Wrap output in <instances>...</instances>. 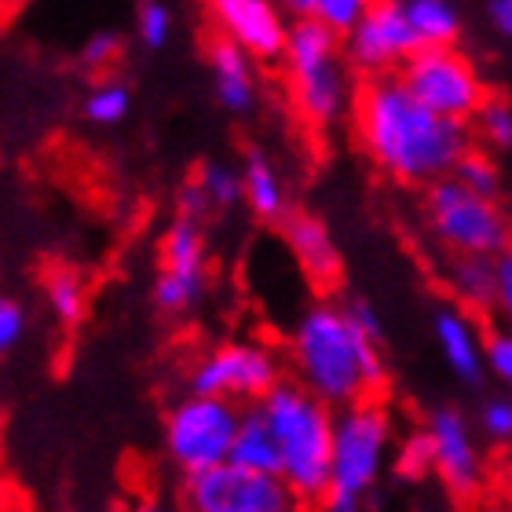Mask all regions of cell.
<instances>
[{
  "label": "cell",
  "instance_id": "6da1fadb",
  "mask_svg": "<svg viewBox=\"0 0 512 512\" xmlns=\"http://www.w3.org/2000/svg\"><path fill=\"white\" fill-rule=\"evenodd\" d=\"M352 128L377 172L403 187L450 180L469 154L472 125H458L421 107L399 77H374L355 92Z\"/></svg>",
  "mask_w": 512,
  "mask_h": 512
},
{
  "label": "cell",
  "instance_id": "7a4b0ae2",
  "mask_svg": "<svg viewBox=\"0 0 512 512\" xmlns=\"http://www.w3.org/2000/svg\"><path fill=\"white\" fill-rule=\"evenodd\" d=\"M286 359L293 381L330 410H348L381 399L388 384L384 344L370 341L344 304L322 297L300 311L289 326Z\"/></svg>",
  "mask_w": 512,
  "mask_h": 512
},
{
  "label": "cell",
  "instance_id": "3957f363",
  "mask_svg": "<svg viewBox=\"0 0 512 512\" xmlns=\"http://www.w3.org/2000/svg\"><path fill=\"white\" fill-rule=\"evenodd\" d=\"M260 410L275 432L278 458H282V483L297 494L300 505H319L330 494L337 410L319 403L297 381L278 384L260 403Z\"/></svg>",
  "mask_w": 512,
  "mask_h": 512
},
{
  "label": "cell",
  "instance_id": "277c9868",
  "mask_svg": "<svg viewBox=\"0 0 512 512\" xmlns=\"http://www.w3.org/2000/svg\"><path fill=\"white\" fill-rule=\"evenodd\" d=\"M282 77H286L289 103L304 125L330 128L341 118H352L359 85L344 55V41L315 19L289 22Z\"/></svg>",
  "mask_w": 512,
  "mask_h": 512
},
{
  "label": "cell",
  "instance_id": "5b68a950",
  "mask_svg": "<svg viewBox=\"0 0 512 512\" xmlns=\"http://www.w3.org/2000/svg\"><path fill=\"white\" fill-rule=\"evenodd\" d=\"M421 227L447 256L494 260L512 242V220L498 198H483L465 183L439 180L421 194Z\"/></svg>",
  "mask_w": 512,
  "mask_h": 512
},
{
  "label": "cell",
  "instance_id": "8992f818",
  "mask_svg": "<svg viewBox=\"0 0 512 512\" xmlns=\"http://www.w3.org/2000/svg\"><path fill=\"white\" fill-rule=\"evenodd\" d=\"M395 439H399L395 436V417L381 399L337 410L330 494L366 505L370 491L381 483L384 469L392 465Z\"/></svg>",
  "mask_w": 512,
  "mask_h": 512
},
{
  "label": "cell",
  "instance_id": "52a82bcc",
  "mask_svg": "<svg viewBox=\"0 0 512 512\" xmlns=\"http://www.w3.org/2000/svg\"><path fill=\"white\" fill-rule=\"evenodd\" d=\"M242 410L246 406L191 392L180 395L165 410L161 443H165V458L183 472V480L231 465V447H235L238 425H242Z\"/></svg>",
  "mask_w": 512,
  "mask_h": 512
},
{
  "label": "cell",
  "instance_id": "ba28073f",
  "mask_svg": "<svg viewBox=\"0 0 512 512\" xmlns=\"http://www.w3.org/2000/svg\"><path fill=\"white\" fill-rule=\"evenodd\" d=\"M286 381V363L267 341H224L198 355L187 370V392L205 399H227L238 406L264 403Z\"/></svg>",
  "mask_w": 512,
  "mask_h": 512
},
{
  "label": "cell",
  "instance_id": "9c48e42d",
  "mask_svg": "<svg viewBox=\"0 0 512 512\" xmlns=\"http://www.w3.org/2000/svg\"><path fill=\"white\" fill-rule=\"evenodd\" d=\"M399 81L421 107L458 125H472L483 103L491 99L487 77L461 48H421L399 70Z\"/></svg>",
  "mask_w": 512,
  "mask_h": 512
},
{
  "label": "cell",
  "instance_id": "30bf717a",
  "mask_svg": "<svg viewBox=\"0 0 512 512\" xmlns=\"http://www.w3.org/2000/svg\"><path fill=\"white\" fill-rule=\"evenodd\" d=\"M180 502L183 512H304L300 498L278 476H260L238 465L187 476Z\"/></svg>",
  "mask_w": 512,
  "mask_h": 512
},
{
  "label": "cell",
  "instance_id": "8fae6325",
  "mask_svg": "<svg viewBox=\"0 0 512 512\" xmlns=\"http://www.w3.org/2000/svg\"><path fill=\"white\" fill-rule=\"evenodd\" d=\"M209 286V242L205 224L176 216L161 231V271L154 278V308L161 315H187Z\"/></svg>",
  "mask_w": 512,
  "mask_h": 512
},
{
  "label": "cell",
  "instance_id": "7c38bea8",
  "mask_svg": "<svg viewBox=\"0 0 512 512\" xmlns=\"http://www.w3.org/2000/svg\"><path fill=\"white\" fill-rule=\"evenodd\" d=\"M421 52L410 22H406L403 4L395 0H374L366 15L359 19L348 37H344V55L352 74H359L363 81L374 77H399L414 55Z\"/></svg>",
  "mask_w": 512,
  "mask_h": 512
},
{
  "label": "cell",
  "instance_id": "4fadbf2b",
  "mask_svg": "<svg viewBox=\"0 0 512 512\" xmlns=\"http://www.w3.org/2000/svg\"><path fill=\"white\" fill-rule=\"evenodd\" d=\"M425 432L432 439V476L443 483V491L461 502L476 498L487 480V458L469 417L458 406H436L425 421Z\"/></svg>",
  "mask_w": 512,
  "mask_h": 512
},
{
  "label": "cell",
  "instance_id": "5bb4252c",
  "mask_svg": "<svg viewBox=\"0 0 512 512\" xmlns=\"http://www.w3.org/2000/svg\"><path fill=\"white\" fill-rule=\"evenodd\" d=\"M209 22L213 33L238 44L253 63H282L293 19L271 0H213Z\"/></svg>",
  "mask_w": 512,
  "mask_h": 512
},
{
  "label": "cell",
  "instance_id": "9a60e30c",
  "mask_svg": "<svg viewBox=\"0 0 512 512\" xmlns=\"http://www.w3.org/2000/svg\"><path fill=\"white\" fill-rule=\"evenodd\" d=\"M282 249L289 253L293 267L304 275V282H311L315 289L330 293V289L341 286L344 256L322 216L289 213L286 224H282Z\"/></svg>",
  "mask_w": 512,
  "mask_h": 512
},
{
  "label": "cell",
  "instance_id": "2e32d148",
  "mask_svg": "<svg viewBox=\"0 0 512 512\" xmlns=\"http://www.w3.org/2000/svg\"><path fill=\"white\" fill-rule=\"evenodd\" d=\"M432 337L447 370L465 384H480L487 377V333L476 315L458 304H443L432 315Z\"/></svg>",
  "mask_w": 512,
  "mask_h": 512
},
{
  "label": "cell",
  "instance_id": "e0dca14e",
  "mask_svg": "<svg viewBox=\"0 0 512 512\" xmlns=\"http://www.w3.org/2000/svg\"><path fill=\"white\" fill-rule=\"evenodd\" d=\"M205 66L213 74V92L216 103L235 114V118H246L256 110V99H260V81H256V63L249 59L238 44H231L227 37L213 33L205 41Z\"/></svg>",
  "mask_w": 512,
  "mask_h": 512
},
{
  "label": "cell",
  "instance_id": "ac0fdd59",
  "mask_svg": "<svg viewBox=\"0 0 512 512\" xmlns=\"http://www.w3.org/2000/svg\"><path fill=\"white\" fill-rule=\"evenodd\" d=\"M242 187H246V205L249 213L264 224H286L289 209V187L282 180V172L264 150H246L242 161Z\"/></svg>",
  "mask_w": 512,
  "mask_h": 512
},
{
  "label": "cell",
  "instance_id": "d6986e66",
  "mask_svg": "<svg viewBox=\"0 0 512 512\" xmlns=\"http://www.w3.org/2000/svg\"><path fill=\"white\" fill-rule=\"evenodd\" d=\"M231 465L260 476H278L282 480V458H278L275 432L267 425L260 403L242 410V425H238L235 447H231Z\"/></svg>",
  "mask_w": 512,
  "mask_h": 512
},
{
  "label": "cell",
  "instance_id": "ffe728a7",
  "mask_svg": "<svg viewBox=\"0 0 512 512\" xmlns=\"http://www.w3.org/2000/svg\"><path fill=\"white\" fill-rule=\"evenodd\" d=\"M443 282L450 289V304L465 311L494 308V260L483 256H447L443 264Z\"/></svg>",
  "mask_w": 512,
  "mask_h": 512
},
{
  "label": "cell",
  "instance_id": "44dd1931",
  "mask_svg": "<svg viewBox=\"0 0 512 512\" xmlns=\"http://www.w3.org/2000/svg\"><path fill=\"white\" fill-rule=\"evenodd\" d=\"M403 11L421 48H458L461 30H465L458 4H450V0H406Z\"/></svg>",
  "mask_w": 512,
  "mask_h": 512
},
{
  "label": "cell",
  "instance_id": "7402d4cb",
  "mask_svg": "<svg viewBox=\"0 0 512 512\" xmlns=\"http://www.w3.org/2000/svg\"><path fill=\"white\" fill-rule=\"evenodd\" d=\"M44 300L52 308L55 322L63 330H74L81 326L88 315V282L85 275H77L74 267H55L44 278Z\"/></svg>",
  "mask_w": 512,
  "mask_h": 512
},
{
  "label": "cell",
  "instance_id": "603a6c76",
  "mask_svg": "<svg viewBox=\"0 0 512 512\" xmlns=\"http://www.w3.org/2000/svg\"><path fill=\"white\" fill-rule=\"evenodd\" d=\"M286 8L293 11V19H315L344 41L366 15L370 0H293Z\"/></svg>",
  "mask_w": 512,
  "mask_h": 512
},
{
  "label": "cell",
  "instance_id": "cb8c5ba5",
  "mask_svg": "<svg viewBox=\"0 0 512 512\" xmlns=\"http://www.w3.org/2000/svg\"><path fill=\"white\" fill-rule=\"evenodd\" d=\"M191 180L202 187V194L209 198L213 209H235L238 202H246L242 165H231V161H202Z\"/></svg>",
  "mask_w": 512,
  "mask_h": 512
},
{
  "label": "cell",
  "instance_id": "d4e9b609",
  "mask_svg": "<svg viewBox=\"0 0 512 512\" xmlns=\"http://www.w3.org/2000/svg\"><path fill=\"white\" fill-rule=\"evenodd\" d=\"M128 110H132V88L118 77H110V81H99V85L88 88L85 103H81V114L85 121L99 128H114L128 118Z\"/></svg>",
  "mask_w": 512,
  "mask_h": 512
},
{
  "label": "cell",
  "instance_id": "484cf974",
  "mask_svg": "<svg viewBox=\"0 0 512 512\" xmlns=\"http://www.w3.org/2000/svg\"><path fill=\"white\" fill-rule=\"evenodd\" d=\"M392 472L403 483L425 480L428 472H432V439H428L425 428H410V432H403V436L395 439Z\"/></svg>",
  "mask_w": 512,
  "mask_h": 512
},
{
  "label": "cell",
  "instance_id": "4316f807",
  "mask_svg": "<svg viewBox=\"0 0 512 512\" xmlns=\"http://www.w3.org/2000/svg\"><path fill=\"white\" fill-rule=\"evenodd\" d=\"M472 139H480L487 150H509L512 147V99L491 92L483 110L472 121Z\"/></svg>",
  "mask_w": 512,
  "mask_h": 512
},
{
  "label": "cell",
  "instance_id": "83f0119b",
  "mask_svg": "<svg viewBox=\"0 0 512 512\" xmlns=\"http://www.w3.org/2000/svg\"><path fill=\"white\" fill-rule=\"evenodd\" d=\"M454 180L465 183L469 191L483 194V198H498V194H502V169H498V161L491 158V150L472 147L469 154L458 161Z\"/></svg>",
  "mask_w": 512,
  "mask_h": 512
},
{
  "label": "cell",
  "instance_id": "f1b7e54d",
  "mask_svg": "<svg viewBox=\"0 0 512 512\" xmlns=\"http://www.w3.org/2000/svg\"><path fill=\"white\" fill-rule=\"evenodd\" d=\"M172 26H176V19H172L169 4H161V0H143V4L136 8V37L143 48H150V52H158V48L169 44Z\"/></svg>",
  "mask_w": 512,
  "mask_h": 512
},
{
  "label": "cell",
  "instance_id": "f546056e",
  "mask_svg": "<svg viewBox=\"0 0 512 512\" xmlns=\"http://www.w3.org/2000/svg\"><path fill=\"white\" fill-rule=\"evenodd\" d=\"M480 436L491 443V447H512V395H487L480 403Z\"/></svg>",
  "mask_w": 512,
  "mask_h": 512
},
{
  "label": "cell",
  "instance_id": "4dcf8cb0",
  "mask_svg": "<svg viewBox=\"0 0 512 512\" xmlns=\"http://www.w3.org/2000/svg\"><path fill=\"white\" fill-rule=\"evenodd\" d=\"M26 326H30V315L22 308V300L0 289V359L19 348L22 337H26Z\"/></svg>",
  "mask_w": 512,
  "mask_h": 512
},
{
  "label": "cell",
  "instance_id": "1f68e13d",
  "mask_svg": "<svg viewBox=\"0 0 512 512\" xmlns=\"http://www.w3.org/2000/svg\"><path fill=\"white\" fill-rule=\"evenodd\" d=\"M121 48L125 44H121L118 30H96L85 41V48H81V66H88V70H107V66L118 63Z\"/></svg>",
  "mask_w": 512,
  "mask_h": 512
},
{
  "label": "cell",
  "instance_id": "d6a6232c",
  "mask_svg": "<svg viewBox=\"0 0 512 512\" xmlns=\"http://www.w3.org/2000/svg\"><path fill=\"white\" fill-rule=\"evenodd\" d=\"M487 374L498 377L512 395V330L487 333Z\"/></svg>",
  "mask_w": 512,
  "mask_h": 512
},
{
  "label": "cell",
  "instance_id": "836d02e7",
  "mask_svg": "<svg viewBox=\"0 0 512 512\" xmlns=\"http://www.w3.org/2000/svg\"><path fill=\"white\" fill-rule=\"evenodd\" d=\"M494 311L512 330V242L494 256Z\"/></svg>",
  "mask_w": 512,
  "mask_h": 512
},
{
  "label": "cell",
  "instance_id": "e575fe53",
  "mask_svg": "<svg viewBox=\"0 0 512 512\" xmlns=\"http://www.w3.org/2000/svg\"><path fill=\"white\" fill-rule=\"evenodd\" d=\"M213 213V205H209V198L202 194V187L194 180H187L176 191V216H183V220H198V224H205V216Z\"/></svg>",
  "mask_w": 512,
  "mask_h": 512
},
{
  "label": "cell",
  "instance_id": "d590c367",
  "mask_svg": "<svg viewBox=\"0 0 512 512\" xmlns=\"http://www.w3.org/2000/svg\"><path fill=\"white\" fill-rule=\"evenodd\" d=\"M344 311H348V319L359 326V330L370 337V341H381L384 344V326H381V315H377V308L370 304V300L363 297H352L344 300Z\"/></svg>",
  "mask_w": 512,
  "mask_h": 512
},
{
  "label": "cell",
  "instance_id": "8d00e7d4",
  "mask_svg": "<svg viewBox=\"0 0 512 512\" xmlns=\"http://www.w3.org/2000/svg\"><path fill=\"white\" fill-rule=\"evenodd\" d=\"M487 19L498 30V37H505L512 44V0H491L487 4Z\"/></svg>",
  "mask_w": 512,
  "mask_h": 512
},
{
  "label": "cell",
  "instance_id": "74e56055",
  "mask_svg": "<svg viewBox=\"0 0 512 512\" xmlns=\"http://www.w3.org/2000/svg\"><path fill=\"white\" fill-rule=\"evenodd\" d=\"M363 502H352V498H341V494H326L319 505H311V512H363Z\"/></svg>",
  "mask_w": 512,
  "mask_h": 512
},
{
  "label": "cell",
  "instance_id": "f35d334b",
  "mask_svg": "<svg viewBox=\"0 0 512 512\" xmlns=\"http://www.w3.org/2000/svg\"><path fill=\"white\" fill-rule=\"evenodd\" d=\"M128 512H176V509H169V505L158 502V498H143V502H136Z\"/></svg>",
  "mask_w": 512,
  "mask_h": 512
},
{
  "label": "cell",
  "instance_id": "ab89813d",
  "mask_svg": "<svg viewBox=\"0 0 512 512\" xmlns=\"http://www.w3.org/2000/svg\"><path fill=\"white\" fill-rule=\"evenodd\" d=\"M417 512H432V509H417Z\"/></svg>",
  "mask_w": 512,
  "mask_h": 512
}]
</instances>
